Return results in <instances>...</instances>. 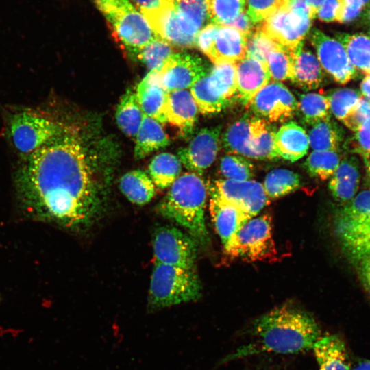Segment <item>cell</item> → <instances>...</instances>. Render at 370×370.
Here are the masks:
<instances>
[{
    "instance_id": "cell-46",
    "label": "cell",
    "mask_w": 370,
    "mask_h": 370,
    "mask_svg": "<svg viewBox=\"0 0 370 370\" xmlns=\"http://www.w3.org/2000/svg\"><path fill=\"white\" fill-rule=\"evenodd\" d=\"M349 153L363 156L370 151V116L368 117L356 133L349 137L343 144Z\"/></svg>"
},
{
    "instance_id": "cell-48",
    "label": "cell",
    "mask_w": 370,
    "mask_h": 370,
    "mask_svg": "<svg viewBox=\"0 0 370 370\" xmlns=\"http://www.w3.org/2000/svg\"><path fill=\"white\" fill-rule=\"evenodd\" d=\"M370 116V102L361 96L352 110L342 122L349 130L356 132L364 121Z\"/></svg>"
},
{
    "instance_id": "cell-21",
    "label": "cell",
    "mask_w": 370,
    "mask_h": 370,
    "mask_svg": "<svg viewBox=\"0 0 370 370\" xmlns=\"http://www.w3.org/2000/svg\"><path fill=\"white\" fill-rule=\"evenodd\" d=\"M312 349L319 370H352L345 343L338 335L321 336Z\"/></svg>"
},
{
    "instance_id": "cell-18",
    "label": "cell",
    "mask_w": 370,
    "mask_h": 370,
    "mask_svg": "<svg viewBox=\"0 0 370 370\" xmlns=\"http://www.w3.org/2000/svg\"><path fill=\"white\" fill-rule=\"evenodd\" d=\"M198 112V107L193 97L186 89L168 92L166 105V122L176 126L182 135L187 136L192 133Z\"/></svg>"
},
{
    "instance_id": "cell-12",
    "label": "cell",
    "mask_w": 370,
    "mask_h": 370,
    "mask_svg": "<svg viewBox=\"0 0 370 370\" xmlns=\"http://www.w3.org/2000/svg\"><path fill=\"white\" fill-rule=\"evenodd\" d=\"M249 106L256 115L269 123L290 120L297 111V101L283 84L271 82L251 100Z\"/></svg>"
},
{
    "instance_id": "cell-59",
    "label": "cell",
    "mask_w": 370,
    "mask_h": 370,
    "mask_svg": "<svg viewBox=\"0 0 370 370\" xmlns=\"http://www.w3.org/2000/svg\"><path fill=\"white\" fill-rule=\"evenodd\" d=\"M362 156H363L365 167L367 169V173L368 175L370 177V151L366 153Z\"/></svg>"
},
{
    "instance_id": "cell-34",
    "label": "cell",
    "mask_w": 370,
    "mask_h": 370,
    "mask_svg": "<svg viewBox=\"0 0 370 370\" xmlns=\"http://www.w3.org/2000/svg\"><path fill=\"white\" fill-rule=\"evenodd\" d=\"M304 124L314 125L331 119L330 101L328 96L308 92L301 94L297 101V111Z\"/></svg>"
},
{
    "instance_id": "cell-5",
    "label": "cell",
    "mask_w": 370,
    "mask_h": 370,
    "mask_svg": "<svg viewBox=\"0 0 370 370\" xmlns=\"http://www.w3.org/2000/svg\"><path fill=\"white\" fill-rule=\"evenodd\" d=\"M94 2L116 37L129 52L136 55L157 38L146 18L130 0H94Z\"/></svg>"
},
{
    "instance_id": "cell-64",
    "label": "cell",
    "mask_w": 370,
    "mask_h": 370,
    "mask_svg": "<svg viewBox=\"0 0 370 370\" xmlns=\"http://www.w3.org/2000/svg\"><path fill=\"white\" fill-rule=\"evenodd\" d=\"M369 35H370V32H369Z\"/></svg>"
},
{
    "instance_id": "cell-45",
    "label": "cell",
    "mask_w": 370,
    "mask_h": 370,
    "mask_svg": "<svg viewBox=\"0 0 370 370\" xmlns=\"http://www.w3.org/2000/svg\"><path fill=\"white\" fill-rule=\"evenodd\" d=\"M280 47L262 33L258 27L247 38L245 56L267 62L269 53Z\"/></svg>"
},
{
    "instance_id": "cell-9",
    "label": "cell",
    "mask_w": 370,
    "mask_h": 370,
    "mask_svg": "<svg viewBox=\"0 0 370 370\" xmlns=\"http://www.w3.org/2000/svg\"><path fill=\"white\" fill-rule=\"evenodd\" d=\"M195 244L193 238L176 227H160L153 236L154 263L193 269L197 258Z\"/></svg>"
},
{
    "instance_id": "cell-38",
    "label": "cell",
    "mask_w": 370,
    "mask_h": 370,
    "mask_svg": "<svg viewBox=\"0 0 370 370\" xmlns=\"http://www.w3.org/2000/svg\"><path fill=\"white\" fill-rule=\"evenodd\" d=\"M302 46L303 43L295 50L280 47L269 53L267 62L271 79L278 82L291 80L295 56Z\"/></svg>"
},
{
    "instance_id": "cell-41",
    "label": "cell",
    "mask_w": 370,
    "mask_h": 370,
    "mask_svg": "<svg viewBox=\"0 0 370 370\" xmlns=\"http://www.w3.org/2000/svg\"><path fill=\"white\" fill-rule=\"evenodd\" d=\"M173 53L171 45L157 37L136 56L150 71L158 72Z\"/></svg>"
},
{
    "instance_id": "cell-17",
    "label": "cell",
    "mask_w": 370,
    "mask_h": 370,
    "mask_svg": "<svg viewBox=\"0 0 370 370\" xmlns=\"http://www.w3.org/2000/svg\"><path fill=\"white\" fill-rule=\"evenodd\" d=\"M209 210L223 248L238 230L251 218L245 212L218 195L209 193Z\"/></svg>"
},
{
    "instance_id": "cell-50",
    "label": "cell",
    "mask_w": 370,
    "mask_h": 370,
    "mask_svg": "<svg viewBox=\"0 0 370 370\" xmlns=\"http://www.w3.org/2000/svg\"><path fill=\"white\" fill-rule=\"evenodd\" d=\"M219 28V25L214 23H209L202 27L197 35L195 47L206 56L210 49Z\"/></svg>"
},
{
    "instance_id": "cell-11",
    "label": "cell",
    "mask_w": 370,
    "mask_h": 370,
    "mask_svg": "<svg viewBox=\"0 0 370 370\" xmlns=\"http://www.w3.org/2000/svg\"><path fill=\"white\" fill-rule=\"evenodd\" d=\"M208 193L234 204L251 218L257 215L269 200L263 185L251 180H217L208 184Z\"/></svg>"
},
{
    "instance_id": "cell-60",
    "label": "cell",
    "mask_w": 370,
    "mask_h": 370,
    "mask_svg": "<svg viewBox=\"0 0 370 370\" xmlns=\"http://www.w3.org/2000/svg\"><path fill=\"white\" fill-rule=\"evenodd\" d=\"M345 1H351V2H353V3H358L362 6H363L364 8L366 7V5L370 3V0H345Z\"/></svg>"
},
{
    "instance_id": "cell-28",
    "label": "cell",
    "mask_w": 370,
    "mask_h": 370,
    "mask_svg": "<svg viewBox=\"0 0 370 370\" xmlns=\"http://www.w3.org/2000/svg\"><path fill=\"white\" fill-rule=\"evenodd\" d=\"M119 187L127 199L137 205L149 203L156 195L155 184L141 170H133L124 174L120 180Z\"/></svg>"
},
{
    "instance_id": "cell-24",
    "label": "cell",
    "mask_w": 370,
    "mask_h": 370,
    "mask_svg": "<svg viewBox=\"0 0 370 370\" xmlns=\"http://www.w3.org/2000/svg\"><path fill=\"white\" fill-rule=\"evenodd\" d=\"M360 180L359 162L356 157L347 156L340 162L331 176L329 190L338 201L345 202L352 199L358 190Z\"/></svg>"
},
{
    "instance_id": "cell-35",
    "label": "cell",
    "mask_w": 370,
    "mask_h": 370,
    "mask_svg": "<svg viewBox=\"0 0 370 370\" xmlns=\"http://www.w3.org/2000/svg\"><path fill=\"white\" fill-rule=\"evenodd\" d=\"M249 118H243L231 124L221 136V143L227 152L252 158L250 150Z\"/></svg>"
},
{
    "instance_id": "cell-39",
    "label": "cell",
    "mask_w": 370,
    "mask_h": 370,
    "mask_svg": "<svg viewBox=\"0 0 370 370\" xmlns=\"http://www.w3.org/2000/svg\"><path fill=\"white\" fill-rule=\"evenodd\" d=\"M199 111L205 115L214 114L227 107L229 101L215 95L208 88L204 77L196 82L190 88Z\"/></svg>"
},
{
    "instance_id": "cell-49",
    "label": "cell",
    "mask_w": 370,
    "mask_h": 370,
    "mask_svg": "<svg viewBox=\"0 0 370 370\" xmlns=\"http://www.w3.org/2000/svg\"><path fill=\"white\" fill-rule=\"evenodd\" d=\"M363 9L364 7L358 3L341 0L335 21L341 23H349L356 19Z\"/></svg>"
},
{
    "instance_id": "cell-57",
    "label": "cell",
    "mask_w": 370,
    "mask_h": 370,
    "mask_svg": "<svg viewBox=\"0 0 370 370\" xmlns=\"http://www.w3.org/2000/svg\"><path fill=\"white\" fill-rule=\"evenodd\" d=\"M352 370H370V360H360Z\"/></svg>"
},
{
    "instance_id": "cell-53",
    "label": "cell",
    "mask_w": 370,
    "mask_h": 370,
    "mask_svg": "<svg viewBox=\"0 0 370 370\" xmlns=\"http://www.w3.org/2000/svg\"><path fill=\"white\" fill-rule=\"evenodd\" d=\"M359 259V271L362 282L364 284L370 283V256H365Z\"/></svg>"
},
{
    "instance_id": "cell-19",
    "label": "cell",
    "mask_w": 370,
    "mask_h": 370,
    "mask_svg": "<svg viewBox=\"0 0 370 370\" xmlns=\"http://www.w3.org/2000/svg\"><path fill=\"white\" fill-rule=\"evenodd\" d=\"M247 37L238 30L219 26L206 56L213 64L236 62L245 57Z\"/></svg>"
},
{
    "instance_id": "cell-15",
    "label": "cell",
    "mask_w": 370,
    "mask_h": 370,
    "mask_svg": "<svg viewBox=\"0 0 370 370\" xmlns=\"http://www.w3.org/2000/svg\"><path fill=\"white\" fill-rule=\"evenodd\" d=\"M236 97L248 106L253 97L268 83L271 75L267 62L245 56L236 63Z\"/></svg>"
},
{
    "instance_id": "cell-33",
    "label": "cell",
    "mask_w": 370,
    "mask_h": 370,
    "mask_svg": "<svg viewBox=\"0 0 370 370\" xmlns=\"http://www.w3.org/2000/svg\"><path fill=\"white\" fill-rule=\"evenodd\" d=\"M143 115L136 92L127 90L121 97L116 110V120L119 127L125 134L135 137Z\"/></svg>"
},
{
    "instance_id": "cell-52",
    "label": "cell",
    "mask_w": 370,
    "mask_h": 370,
    "mask_svg": "<svg viewBox=\"0 0 370 370\" xmlns=\"http://www.w3.org/2000/svg\"><path fill=\"white\" fill-rule=\"evenodd\" d=\"M222 26L234 28L245 34L247 38L253 32V23L245 11L242 12L234 19L223 24Z\"/></svg>"
},
{
    "instance_id": "cell-58",
    "label": "cell",
    "mask_w": 370,
    "mask_h": 370,
    "mask_svg": "<svg viewBox=\"0 0 370 370\" xmlns=\"http://www.w3.org/2000/svg\"><path fill=\"white\" fill-rule=\"evenodd\" d=\"M363 14V21L369 26H370V3L366 5Z\"/></svg>"
},
{
    "instance_id": "cell-51",
    "label": "cell",
    "mask_w": 370,
    "mask_h": 370,
    "mask_svg": "<svg viewBox=\"0 0 370 370\" xmlns=\"http://www.w3.org/2000/svg\"><path fill=\"white\" fill-rule=\"evenodd\" d=\"M341 3V0H325L318 10L317 16L324 22H333Z\"/></svg>"
},
{
    "instance_id": "cell-14",
    "label": "cell",
    "mask_w": 370,
    "mask_h": 370,
    "mask_svg": "<svg viewBox=\"0 0 370 370\" xmlns=\"http://www.w3.org/2000/svg\"><path fill=\"white\" fill-rule=\"evenodd\" d=\"M221 132V125L200 130L188 146L179 149L181 164L190 172L201 175L216 158Z\"/></svg>"
},
{
    "instance_id": "cell-29",
    "label": "cell",
    "mask_w": 370,
    "mask_h": 370,
    "mask_svg": "<svg viewBox=\"0 0 370 370\" xmlns=\"http://www.w3.org/2000/svg\"><path fill=\"white\" fill-rule=\"evenodd\" d=\"M236 63L223 62L214 64L210 72L205 75L209 89L217 96L229 101L236 95Z\"/></svg>"
},
{
    "instance_id": "cell-44",
    "label": "cell",
    "mask_w": 370,
    "mask_h": 370,
    "mask_svg": "<svg viewBox=\"0 0 370 370\" xmlns=\"http://www.w3.org/2000/svg\"><path fill=\"white\" fill-rule=\"evenodd\" d=\"M293 0H246L247 14L253 23L264 21Z\"/></svg>"
},
{
    "instance_id": "cell-36",
    "label": "cell",
    "mask_w": 370,
    "mask_h": 370,
    "mask_svg": "<svg viewBox=\"0 0 370 370\" xmlns=\"http://www.w3.org/2000/svg\"><path fill=\"white\" fill-rule=\"evenodd\" d=\"M301 186L300 176L290 170L276 169L265 177L263 187L269 199H275L288 195Z\"/></svg>"
},
{
    "instance_id": "cell-6",
    "label": "cell",
    "mask_w": 370,
    "mask_h": 370,
    "mask_svg": "<svg viewBox=\"0 0 370 370\" xmlns=\"http://www.w3.org/2000/svg\"><path fill=\"white\" fill-rule=\"evenodd\" d=\"M223 249L230 258L246 262L263 260L275 255L271 215L267 213L249 219Z\"/></svg>"
},
{
    "instance_id": "cell-61",
    "label": "cell",
    "mask_w": 370,
    "mask_h": 370,
    "mask_svg": "<svg viewBox=\"0 0 370 370\" xmlns=\"http://www.w3.org/2000/svg\"><path fill=\"white\" fill-rule=\"evenodd\" d=\"M365 286L370 293V283L365 284Z\"/></svg>"
},
{
    "instance_id": "cell-10",
    "label": "cell",
    "mask_w": 370,
    "mask_h": 370,
    "mask_svg": "<svg viewBox=\"0 0 370 370\" xmlns=\"http://www.w3.org/2000/svg\"><path fill=\"white\" fill-rule=\"evenodd\" d=\"M210 66L196 54L173 53L156 72L162 86L167 91L190 88L206 75Z\"/></svg>"
},
{
    "instance_id": "cell-25",
    "label": "cell",
    "mask_w": 370,
    "mask_h": 370,
    "mask_svg": "<svg viewBox=\"0 0 370 370\" xmlns=\"http://www.w3.org/2000/svg\"><path fill=\"white\" fill-rule=\"evenodd\" d=\"M323 79L322 66L318 58L308 50L300 47L295 56L291 82L305 90L319 87Z\"/></svg>"
},
{
    "instance_id": "cell-40",
    "label": "cell",
    "mask_w": 370,
    "mask_h": 370,
    "mask_svg": "<svg viewBox=\"0 0 370 370\" xmlns=\"http://www.w3.org/2000/svg\"><path fill=\"white\" fill-rule=\"evenodd\" d=\"M207 17L222 26L245 11V0H206Z\"/></svg>"
},
{
    "instance_id": "cell-22",
    "label": "cell",
    "mask_w": 370,
    "mask_h": 370,
    "mask_svg": "<svg viewBox=\"0 0 370 370\" xmlns=\"http://www.w3.org/2000/svg\"><path fill=\"white\" fill-rule=\"evenodd\" d=\"M179 28L195 45L196 37L207 17L206 0H172Z\"/></svg>"
},
{
    "instance_id": "cell-55",
    "label": "cell",
    "mask_w": 370,
    "mask_h": 370,
    "mask_svg": "<svg viewBox=\"0 0 370 370\" xmlns=\"http://www.w3.org/2000/svg\"><path fill=\"white\" fill-rule=\"evenodd\" d=\"M325 0H305L308 8L309 17L310 20L317 17L319 9Z\"/></svg>"
},
{
    "instance_id": "cell-3",
    "label": "cell",
    "mask_w": 370,
    "mask_h": 370,
    "mask_svg": "<svg viewBox=\"0 0 370 370\" xmlns=\"http://www.w3.org/2000/svg\"><path fill=\"white\" fill-rule=\"evenodd\" d=\"M207 195L208 184L200 175L186 173L170 186L158 211L185 228L195 242L206 245L210 241L205 221Z\"/></svg>"
},
{
    "instance_id": "cell-56",
    "label": "cell",
    "mask_w": 370,
    "mask_h": 370,
    "mask_svg": "<svg viewBox=\"0 0 370 370\" xmlns=\"http://www.w3.org/2000/svg\"><path fill=\"white\" fill-rule=\"evenodd\" d=\"M360 91L362 95L370 102V75H367L362 81Z\"/></svg>"
},
{
    "instance_id": "cell-23",
    "label": "cell",
    "mask_w": 370,
    "mask_h": 370,
    "mask_svg": "<svg viewBox=\"0 0 370 370\" xmlns=\"http://www.w3.org/2000/svg\"><path fill=\"white\" fill-rule=\"evenodd\" d=\"M275 147L280 157L293 162L304 156L309 148L305 130L294 121L282 125L275 135Z\"/></svg>"
},
{
    "instance_id": "cell-1",
    "label": "cell",
    "mask_w": 370,
    "mask_h": 370,
    "mask_svg": "<svg viewBox=\"0 0 370 370\" xmlns=\"http://www.w3.org/2000/svg\"><path fill=\"white\" fill-rule=\"evenodd\" d=\"M16 187L29 215L70 230L87 227L102 206L82 143L67 130L23 158Z\"/></svg>"
},
{
    "instance_id": "cell-20",
    "label": "cell",
    "mask_w": 370,
    "mask_h": 370,
    "mask_svg": "<svg viewBox=\"0 0 370 370\" xmlns=\"http://www.w3.org/2000/svg\"><path fill=\"white\" fill-rule=\"evenodd\" d=\"M167 93L160 84L156 72L149 71L138 84L136 92L143 114L160 123H166Z\"/></svg>"
},
{
    "instance_id": "cell-26",
    "label": "cell",
    "mask_w": 370,
    "mask_h": 370,
    "mask_svg": "<svg viewBox=\"0 0 370 370\" xmlns=\"http://www.w3.org/2000/svg\"><path fill=\"white\" fill-rule=\"evenodd\" d=\"M169 144V139L161 123L144 114L136 135L135 159L143 158L153 151L166 147Z\"/></svg>"
},
{
    "instance_id": "cell-43",
    "label": "cell",
    "mask_w": 370,
    "mask_h": 370,
    "mask_svg": "<svg viewBox=\"0 0 370 370\" xmlns=\"http://www.w3.org/2000/svg\"><path fill=\"white\" fill-rule=\"evenodd\" d=\"M361 96L359 92L351 88L334 90L328 96L331 112L338 120L342 121L356 105Z\"/></svg>"
},
{
    "instance_id": "cell-16",
    "label": "cell",
    "mask_w": 370,
    "mask_h": 370,
    "mask_svg": "<svg viewBox=\"0 0 370 370\" xmlns=\"http://www.w3.org/2000/svg\"><path fill=\"white\" fill-rule=\"evenodd\" d=\"M334 227L347 251L358 258L370 256V211L352 219L335 217Z\"/></svg>"
},
{
    "instance_id": "cell-4",
    "label": "cell",
    "mask_w": 370,
    "mask_h": 370,
    "mask_svg": "<svg viewBox=\"0 0 370 370\" xmlns=\"http://www.w3.org/2000/svg\"><path fill=\"white\" fill-rule=\"evenodd\" d=\"M201 295V284L194 269L154 263L147 300L149 312L196 301Z\"/></svg>"
},
{
    "instance_id": "cell-7",
    "label": "cell",
    "mask_w": 370,
    "mask_h": 370,
    "mask_svg": "<svg viewBox=\"0 0 370 370\" xmlns=\"http://www.w3.org/2000/svg\"><path fill=\"white\" fill-rule=\"evenodd\" d=\"M65 130L60 124L50 118L27 110L12 115L8 123L9 137L23 158Z\"/></svg>"
},
{
    "instance_id": "cell-62",
    "label": "cell",
    "mask_w": 370,
    "mask_h": 370,
    "mask_svg": "<svg viewBox=\"0 0 370 370\" xmlns=\"http://www.w3.org/2000/svg\"><path fill=\"white\" fill-rule=\"evenodd\" d=\"M262 370H281L280 369H274V368H268V369H262Z\"/></svg>"
},
{
    "instance_id": "cell-30",
    "label": "cell",
    "mask_w": 370,
    "mask_h": 370,
    "mask_svg": "<svg viewBox=\"0 0 370 370\" xmlns=\"http://www.w3.org/2000/svg\"><path fill=\"white\" fill-rule=\"evenodd\" d=\"M345 130L332 119L312 126L308 134L309 146L314 151H338L345 138Z\"/></svg>"
},
{
    "instance_id": "cell-37",
    "label": "cell",
    "mask_w": 370,
    "mask_h": 370,
    "mask_svg": "<svg viewBox=\"0 0 370 370\" xmlns=\"http://www.w3.org/2000/svg\"><path fill=\"white\" fill-rule=\"evenodd\" d=\"M334 151H314L306 158L304 167L312 177L324 181L330 178L340 164V156Z\"/></svg>"
},
{
    "instance_id": "cell-31",
    "label": "cell",
    "mask_w": 370,
    "mask_h": 370,
    "mask_svg": "<svg viewBox=\"0 0 370 370\" xmlns=\"http://www.w3.org/2000/svg\"><path fill=\"white\" fill-rule=\"evenodd\" d=\"M336 37L354 68L367 75L370 69V36L362 33H338Z\"/></svg>"
},
{
    "instance_id": "cell-13",
    "label": "cell",
    "mask_w": 370,
    "mask_h": 370,
    "mask_svg": "<svg viewBox=\"0 0 370 370\" xmlns=\"http://www.w3.org/2000/svg\"><path fill=\"white\" fill-rule=\"evenodd\" d=\"M310 42L324 70L341 84L355 79L358 71L350 62L343 45L319 29L310 34Z\"/></svg>"
},
{
    "instance_id": "cell-54",
    "label": "cell",
    "mask_w": 370,
    "mask_h": 370,
    "mask_svg": "<svg viewBox=\"0 0 370 370\" xmlns=\"http://www.w3.org/2000/svg\"><path fill=\"white\" fill-rule=\"evenodd\" d=\"M138 10H151L157 8L164 0H132Z\"/></svg>"
},
{
    "instance_id": "cell-2",
    "label": "cell",
    "mask_w": 370,
    "mask_h": 370,
    "mask_svg": "<svg viewBox=\"0 0 370 370\" xmlns=\"http://www.w3.org/2000/svg\"><path fill=\"white\" fill-rule=\"evenodd\" d=\"M321 336V328L310 312L285 304L255 319L249 330L248 341L223 361L264 353L298 354L312 349Z\"/></svg>"
},
{
    "instance_id": "cell-32",
    "label": "cell",
    "mask_w": 370,
    "mask_h": 370,
    "mask_svg": "<svg viewBox=\"0 0 370 370\" xmlns=\"http://www.w3.org/2000/svg\"><path fill=\"white\" fill-rule=\"evenodd\" d=\"M182 164L177 156L169 153H161L151 160L149 176L155 186L160 189L170 187L180 177Z\"/></svg>"
},
{
    "instance_id": "cell-42",
    "label": "cell",
    "mask_w": 370,
    "mask_h": 370,
    "mask_svg": "<svg viewBox=\"0 0 370 370\" xmlns=\"http://www.w3.org/2000/svg\"><path fill=\"white\" fill-rule=\"evenodd\" d=\"M221 174L227 180H249L254 175L253 164L245 157L227 154L219 164Z\"/></svg>"
},
{
    "instance_id": "cell-63",
    "label": "cell",
    "mask_w": 370,
    "mask_h": 370,
    "mask_svg": "<svg viewBox=\"0 0 370 370\" xmlns=\"http://www.w3.org/2000/svg\"><path fill=\"white\" fill-rule=\"evenodd\" d=\"M367 75H370V69H369V70L368 73H367Z\"/></svg>"
},
{
    "instance_id": "cell-8",
    "label": "cell",
    "mask_w": 370,
    "mask_h": 370,
    "mask_svg": "<svg viewBox=\"0 0 370 370\" xmlns=\"http://www.w3.org/2000/svg\"><path fill=\"white\" fill-rule=\"evenodd\" d=\"M311 21L305 0H293L288 6L263 21L259 28L280 46L295 50L303 43Z\"/></svg>"
},
{
    "instance_id": "cell-47",
    "label": "cell",
    "mask_w": 370,
    "mask_h": 370,
    "mask_svg": "<svg viewBox=\"0 0 370 370\" xmlns=\"http://www.w3.org/2000/svg\"><path fill=\"white\" fill-rule=\"evenodd\" d=\"M351 202L341 209L336 217L352 219L370 211V190H364L351 199Z\"/></svg>"
},
{
    "instance_id": "cell-27",
    "label": "cell",
    "mask_w": 370,
    "mask_h": 370,
    "mask_svg": "<svg viewBox=\"0 0 370 370\" xmlns=\"http://www.w3.org/2000/svg\"><path fill=\"white\" fill-rule=\"evenodd\" d=\"M275 133L266 120L251 119L250 150L252 158L272 160L280 157L275 147Z\"/></svg>"
}]
</instances>
